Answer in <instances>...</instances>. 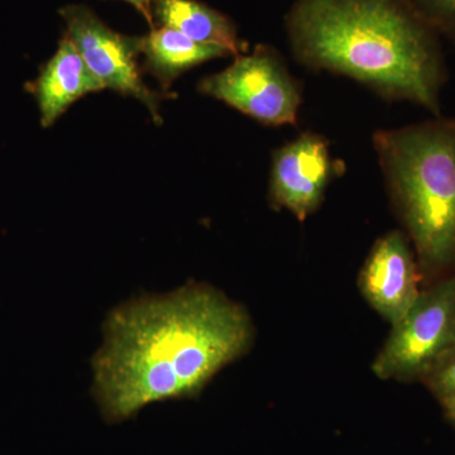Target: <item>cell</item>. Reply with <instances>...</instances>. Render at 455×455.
<instances>
[{"label":"cell","mask_w":455,"mask_h":455,"mask_svg":"<svg viewBox=\"0 0 455 455\" xmlns=\"http://www.w3.org/2000/svg\"><path fill=\"white\" fill-rule=\"evenodd\" d=\"M430 28L455 47V0H405Z\"/></svg>","instance_id":"obj_13"},{"label":"cell","mask_w":455,"mask_h":455,"mask_svg":"<svg viewBox=\"0 0 455 455\" xmlns=\"http://www.w3.org/2000/svg\"><path fill=\"white\" fill-rule=\"evenodd\" d=\"M328 140L302 133L272 155L269 200L304 221L319 208L333 176Z\"/></svg>","instance_id":"obj_7"},{"label":"cell","mask_w":455,"mask_h":455,"mask_svg":"<svg viewBox=\"0 0 455 455\" xmlns=\"http://www.w3.org/2000/svg\"><path fill=\"white\" fill-rule=\"evenodd\" d=\"M455 347V275L420 292L373 362L381 379L423 377Z\"/></svg>","instance_id":"obj_5"},{"label":"cell","mask_w":455,"mask_h":455,"mask_svg":"<svg viewBox=\"0 0 455 455\" xmlns=\"http://www.w3.org/2000/svg\"><path fill=\"white\" fill-rule=\"evenodd\" d=\"M427 387L455 424V347L423 376Z\"/></svg>","instance_id":"obj_12"},{"label":"cell","mask_w":455,"mask_h":455,"mask_svg":"<svg viewBox=\"0 0 455 455\" xmlns=\"http://www.w3.org/2000/svg\"><path fill=\"white\" fill-rule=\"evenodd\" d=\"M103 84L85 64L73 41L64 36L55 55L31 85L41 113L42 127L49 128L75 101L104 90Z\"/></svg>","instance_id":"obj_9"},{"label":"cell","mask_w":455,"mask_h":455,"mask_svg":"<svg viewBox=\"0 0 455 455\" xmlns=\"http://www.w3.org/2000/svg\"><path fill=\"white\" fill-rule=\"evenodd\" d=\"M284 26L301 65L440 116L447 71L439 35L405 0H296Z\"/></svg>","instance_id":"obj_2"},{"label":"cell","mask_w":455,"mask_h":455,"mask_svg":"<svg viewBox=\"0 0 455 455\" xmlns=\"http://www.w3.org/2000/svg\"><path fill=\"white\" fill-rule=\"evenodd\" d=\"M143 70L151 74L167 92L176 79L191 68L211 60L232 56L214 44H199L175 29L158 27L140 38Z\"/></svg>","instance_id":"obj_10"},{"label":"cell","mask_w":455,"mask_h":455,"mask_svg":"<svg viewBox=\"0 0 455 455\" xmlns=\"http://www.w3.org/2000/svg\"><path fill=\"white\" fill-rule=\"evenodd\" d=\"M92 359L94 395L110 421L158 401L196 396L252 344L250 316L223 293L188 284L121 305Z\"/></svg>","instance_id":"obj_1"},{"label":"cell","mask_w":455,"mask_h":455,"mask_svg":"<svg viewBox=\"0 0 455 455\" xmlns=\"http://www.w3.org/2000/svg\"><path fill=\"white\" fill-rule=\"evenodd\" d=\"M373 146L392 203L420 265L439 272L455 265V119L374 133Z\"/></svg>","instance_id":"obj_3"},{"label":"cell","mask_w":455,"mask_h":455,"mask_svg":"<svg viewBox=\"0 0 455 455\" xmlns=\"http://www.w3.org/2000/svg\"><path fill=\"white\" fill-rule=\"evenodd\" d=\"M60 13L66 23L65 36L73 41L104 88L137 99L149 110L154 122L160 124V101L164 97L143 82L139 64L140 38L113 31L84 5H68Z\"/></svg>","instance_id":"obj_6"},{"label":"cell","mask_w":455,"mask_h":455,"mask_svg":"<svg viewBox=\"0 0 455 455\" xmlns=\"http://www.w3.org/2000/svg\"><path fill=\"white\" fill-rule=\"evenodd\" d=\"M199 44H214L232 56L243 55L247 44L239 40L235 23L197 0H157L154 20Z\"/></svg>","instance_id":"obj_11"},{"label":"cell","mask_w":455,"mask_h":455,"mask_svg":"<svg viewBox=\"0 0 455 455\" xmlns=\"http://www.w3.org/2000/svg\"><path fill=\"white\" fill-rule=\"evenodd\" d=\"M359 289L391 325L411 309L420 291L414 256L403 233L392 230L376 242L359 275Z\"/></svg>","instance_id":"obj_8"},{"label":"cell","mask_w":455,"mask_h":455,"mask_svg":"<svg viewBox=\"0 0 455 455\" xmlns=\"http://www.w3.org/2000/svg\"><path fill=\"white\" fill-rule=\"evenodd\" d=\"M199 92L267 125L295 124L302 101L300 84L267 44L236 56L221 73L204 77Z\"/></svg>","instance_id":"obj_4"},{"label":"cell","mask_w":455,"mask_h":455,"mask_svg":"<svg viewBox=\"0 0 455 455\" xmlns=\"http://www.w3.org/2000/svg\"><path fill=\"white\" fill-rule=\"evenodd\" d=\"M124 2L133 5L148 20L149 25L155 26L154 8L157 0H124Z\"/></svg>","instance_id":"obj_14"}]
</instances>
